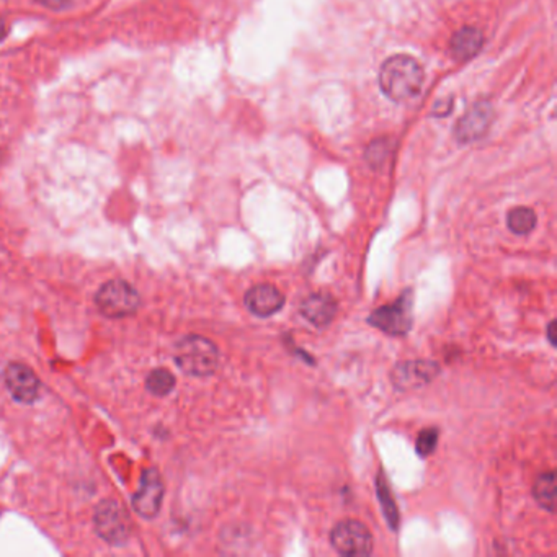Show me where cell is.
<instances>
[{"label": "cell", "mask_w": 557, "mask_h": 557, "mask_svg": "<svg viewBox=\"0 0 557 557\" xmlns=\"http://www.w3.org/2000/svg\"><path fill=\"white\" fill-rule=\"evenodd\" d=\"M424 80L422 66L410 56H391L379 71V87L393 102H406L416 97L422 90Z\"/></svg>", "instance_id": "cell-1"}, {"label": "cell", "mask_w": 557, "mask_h": 557, "mask_svg": "<svg viewBox=\"0 0 557 557\" xmlns=\"http://www.w3.org/2000/svg\"><path fill=\"white\" fill-rule=\"evenodd\" d=\"M177 366L190 376H211L220 366V350L210 338L187 335L173 348Z\"/></svg>", "instance_id": "cell-2"}, {"label": "cell", "mask_w": 557, "mask_h": 557, "mask_svg": "<svg viewBox=\"0 0 557 557\" xmlns=\"http://www.w3.org/2000/svg\"><path fill=\"white\" fill-rule=\"evenodd\" d=\"M95 304L105 317L119 319L131 315L141 304L139 293L129 283L123 280H111L105 283L95 296Z\"/></svg>", "instance_id": "cell-3"}, {"label": "cell", "mask_w": 557, "mask_h": 557, "mask_svg": "<svg viewBox=\"0 0 557 557\" xmlns=\"http://www.w3.org/2000/svg\"><path fill=\"white\" fill-rule=\"evenodd\" d=\"M369 325L391 337L407 335L412 329V290H406L391 304L377 307L368 317Z\"/></svg>", "instance_id": "cell-4"}, {"label": "cell", "mask_w": 557, "mask_h": 557, "mask_svg": "<svg viewBox=\"0 0 557 557\" xmlns=\"http://www.w3.org/2000/svg\"><path fill=\"white\" fill-rule=\"evenodd\" d=\"M330 542L338 554L346 557L369 556L375 546L368 528L356 520H344L334 526Z\"/></svg>", "instance_id": "cell-5"}, {"label": "cell", "mask_w": 557, "mask_h": 557, "mask_svg": "<svg viewBox=\"0 0 557 557\" xmlns=\"http://www.w3.org/2000/svg\"><path fill=\"white\" fill-rule=\"evenodd\" d=\"M95 530L103 542L119 546L128 542L131 523L126 511L115 500H103L98 503L94 515Z\"/></svg>", "instance_id": "cell-6"}, {"label": "cell", "mask_w": 557, "mask_h": 557, "mask_svg": "<svg viewBox=\"0 0 557 557\" xmlns=\"http://www.w3.org/2000/svg\"><path fill=\"white\" fill-rule=\"evenodd\" d=\"M439 375V365L432 360H408L396 365L391 381L397 391H412L430 385Z\"/></svg>", "instance_id": "cell-7"}, {"label": "cell", "mask_w": 557, "mask_h": 557, "mask_svg": "<svg viewBox=\"0 0 557 557\" xmlns=\"http://www.w3.org/2000/svg\"><path fill=\"white\" fill-rule=\"evenodd\" d=\"M164 499V482L158 469L144 471L138 492L133 495V509L138 515L154 518L160 511Z\"/></svg>", "instance_id": "cell-8"}, {"label": "cell", "mask_w": 557, "mask_h": 557, "mask_svg": "<svg viewBox=\"0 0 557 557\" xmlns=\"http://www.w3.org/2000/svg\"><path fill=\"white\" fill-rule=\"evenodd\" d=\"M494 110L492 105L486 100L474 103L469 110L464 113L455 128L456 138L459 142L478 141L486 134L492 123Z\"/></svg>", "instance_id": "cell-9"}, {"label": "cell", "mask_w": 557, "mask_h": 557, "mask_svg": "<svg viewBox=\"0 0 557 557\" xmlns=\"http://www.w3.org/2000/svg\"><path fill=\"white\" fill-rule=\"evenodd\" d=\"M4 381L14 399L25 404H32L40 396V381L32 369L20 363L8 365L4 373Z\"/></svg>", "instance_id": "cell-10"}, {"label": "cell", "mask_w": 557, "mask_h": 557, "mask_svg": "<svg viewBox=\"0 0 557 557\" xmlns=\"http://www.w3.org/2000/svg\"><path fill=\"white\" fill-rule=\"evenodd\" d=\"M282 291L272 284H257L245 293L243 303L252 315L257 317H270L282 311L284 306Z\"/></svg>", "instance_id": "cell-11"}, {"label": "cell", "mask_w": 557, "mask_h": 557, "mask_svg": "<svg viewBox=\"0 0 557 557\" xmlns=\"http://www.w3.org/2000/svg\"><path fill=\"white\" fill-rule=\"evenodd\" d=\"M301 315L311 322L315 327H327L335 319L338 311L337 299L334 298L330 293L321 291L307 296L301 303Z\"/></svg>", "instance_id": "cell-12"}, {"label": "cell", "mask_w": 557, "mask_h": 557, "mask_svg": "<svg viewBox=\"0 0 557 557\" xmlns=\"http://www.w3.org/2000/svg\"><path fill=\"white\" fill-rule=\"evenodd\" d=\"M484 45V35L474 26H464L453 35L449 49L458 61H468L478 55Z\"/></svg>", "instance_id": "cell-13"}, {"label": "cell", "mask_w": 557, "mask_h": 557, "mask_svg": "<svg viewBox=\"0 0 557 557\" xmlns=\"http://www.w3.org/2000/svg\"><path fill=\"white\" fill-rule=\"evenodd\" d=\"M534 499L546 511H554L556 507V474L554 471L544 472L533 487Z\"/></svg>", "instance_id": "cell-14"}, {"label": "cell", "mask_w": 557, "mask_h": 557, "mask_svg": "<svg viewBox=\"0 0 557 557\" xmlns=\"http://www.w3.org/2000/svg\"><path fill=\"white\" fill-rule=\"evenodd\" d=\"M536 222H538L536 212L531 208H526V206L513 208L507 216V226L513 234H518V236L530 234L536 228Z\"/></svg>", "instance_id": "cell-15"}, {"label": "cell", "mask_w": 557, "mask_h": 557, "mask_svg": "<svg viewBox=\"0 0 557 557\" xmlns=\"http://www.w3.org/2000/svg\"><path fill=\"white\" fill-rule=\"evenodd\" d=\"M376 490L377 499L381 502V509H383V513H385L386 521L389 523L393 530H397V526H399V511H397L393 494H391L389 486H387V482H386L383 476H379L376 479Z\"/></svg>", "instance_id": "cell-16"}, {"label": "cell", "mask_w": 557, "mask_h": 557, "mask_svg": "<svg viewBox=\"0 0 557 557\" xmlns=\"http://www.w3.org/2000/svg\"><path fill=\"white\" fill-rule=\"evenodd\" d=\"M173 386H175V376L165 368L150 371V376L146 379V387L154 396H167L172 393Z\"/></svg>", "instance_id": "cell-17"}, {"label": "cell", "mask_w": 557, "mask_h": 557, "mask_svg": "<svg viewBox=\"0 0 557 557\" xmlns=\"http://www.w3.org/2000/svg\"><path fill=\"white\" fill-rule=\"evenodd\" d=\"M438 428H425V430H422L416 443L418 456L427 458V456L433 455V451L437 449V445H438Z\"/></svg>", "instance_id": "cell-18"}, {"label": "cell", "mask_w": 557, "mask_h": 557, "mask_svg": "<svg viewBox=\"0 0 557 557\" xmlns=\"http://www.w3.org/2000/svg\"><path fill=\"white\" fill-rule=\"evenodd\" d=\"M387 154H389V141L377 139L369 144L368 150H366V160L371 167H379L385 162Z\"/></svg>", "instance_id": "cell-19"}, {"label": "cell", "mask_w": 557, "mask_h": 557, "mask_svg": "<svg viewBox=\"0 0 557 557\" xmlns=\"http://www.w3.org/2000/svg\"><path fill=\"white\" fill-rule=\"evenodd\" d=\"M38 4H41L43 7L51 8V10H61V8L67 7V4L71 0H36Z\"/></svg>", "instance_id": "cell-20"}, {"label": "cell", "mask_w": 557, "mask_h": 557, "mask_svg": "<svg viewBox=\"0 0 557 557\" xmlns=\"http://www.w3.org/2000/svg\"><path fill=\"white\" fill-rule=\"evenodd\" d=\"M554 329H556V321H551L548 324V340L552 346H556V340H554Z\"/></svg>", "instance_id": "cell-21"}]
</instances>
